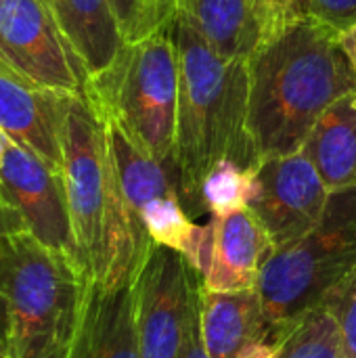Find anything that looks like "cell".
<instances>
[{"label": "cell", "instance_id": "cell-1", "mask_svg": "<svg viewBox=\"0 0 356 358\" xmlns=\"http://www.w3.org/2000/svg\"><path fill=\"white\" fill-rule=\"evenodd\" d=\"M248 132L258 157L302 149L317 120L356 90L340 31L306 17L266 36L248 59Z\"/></svg>", "mask_w": 356, "mask_h": 358}, {"label": "cell", "instance_id": "cell-2", "mask_svg": "<svg viewBox=\"0 0 356 358\" xmlns=\"http://www.w3.org/2000/svg\"><path fill=\"white\" fill-rule=\"evenodd\" d=\"M172 31L180 59V96L174 164L180 199L189 214L204 212L201 185L220 159L256 168L258 157L248 132L250 73L245 59L218 55L193 23L178 13Z\"/></svg>", "mask_w": 356, "mask_h": 358}, {"label": "cell", "instance_id": "cell-3", "mask_svg": "<svg viewBox=\"0 0 356 358\" xmlns=\"http://www.w3.org/2000/svg\"><path fill=\"white\" fill-rule=\"evenodd\" d=\"M90 277L25 231L0 235V296L10 358H69Z\"/></svg>", "mask_w": 356, "mask_h": 358}, {"label": "cell", "instance_id": "cell-4", "mask_svg": "<svg viewBox=\"0 0 356 358\" xmlns=\"http://www.w3.org/2000/svg\"><path fill=\"white\" fill-rule=\"evenodd\" d=\"M84 92L141 151L174 164L180 59L172 25L126 42L115 63L88 80Z\"/></svg>", "mask_w": 356, "mask_h": 358}, {"label": "cell", "instance_id": "cell-5", "mask_svg": "<svg viewBox=\"0 0 356 358\" xmlns=\"http://www.w3.org/2000/svg\"><path fill=\"white\" fill-rule=\"evenodd\" d=\"M356 266V187L334 191L325 214L300 239L271 252L258 294L271 325V342L292 323L323 306Z\"/></svg>", "mask_w": 356, "mask_h": 358}, {"label": "cell", "instance_id": "cell-6", "mask_svg": "<svg viewBox=\"0 0 356 358\" xmlns=\"http://www.w3.org/2000/svg\"><path fill=\"white\" fill-rule=\"evenodd\" d=\"M61 176L67 195L80 264L92 279L103 243L109 182L107 130L86 92L71 94L63 124Z\"/></svg>", "mask_w": 356, "mask_h": 358}, {"label": "cell", "instance_id": "cell-7", "mask_svg": "<svg viewBox=\"0 0 356 358\" xmlns=\"http://www.w3.org/2000/svg\"><path fill=\"white\" fill-rule=\"evenodd\" d=\"M199 287L201 275L183 254L151 248L132 283L141 358H178L197 319Z\"/></svg>", "mask_w": 356, "mask_h": 358}, {"label": "cell", "instance_id": "cell-8", "mask_svg": "<svg viewBox=\"0 0 356 358\" xmlns=\"http://www.w3.org/2000/svg\"><path fill=\"white\" fill-rule=\"evenodd\" d=\"M0 61L40 88L78 94L88 84L46 0H0Z\"/></svg>", "mask_w": 356, "mask_h": 358}, {"label": "cell", "instance_id": "cell-9", "mask_svg": "<svg viewBox=\"0 0 356 358\" xmlns=\"http://www.w3.org/2000/svg\"><path fill=\"white\" fill-rule=\"evenodd\" d=\"M0 199L25 233L80 264L61 172L10 138L0 166Z\"/></svg>", "mask_w": 356, "mask_h": 358}, {"label": "cell", "instance_id": "cell-10", "mask_svg": "<svg viewBox=\"0 0 356 358\" xmlns=\"http://www.w3.org/2000/svg\"><path fill=\"white\" fill-rule=\"evenodd\" d=\"M256 182L250 210L269 233L275 250L315 229L332 195L302 149L262 159L256 166Z\"/></svg>", "mask_w": 356, "mask_h": 358}, {"label": "cell", "instance_id": "cell-11", "mask_svg": "<svg viewBox=\"0 0 356 358\" xmlns=\"http://www.w3.org/2000/svg\"><path fill=\"white\" fill-rule=\"evenodd\" d=\"M71 94L40 88L0 61V130L31 149L57 172L63 164V124Z\"/></svg>", "mask_w": 356, "mask_h": 358}, {"label": "cell", "instance_id": "cell-12", "mask_svg": "<svg viewBox=\"0 0 356 358\" xmlns=\"http://www.w3.org/2000/svg\"><path fill=\"white\" fill-rule=\"evenodd\" d=\"M210 252L201 285L210 292L254 289L275 250L269 233L250 208L210 218Z\"/></svg>", "mask_w": 356, "mask_h": 358}, {"label": "cell", "instance_id": "cell-13", "mask_svg": "<svg viewBox=\"0 0 356 358\" xmlns=\"http://www.w3.org/2000/svg\"><path fill=\"white\" fill-rule=\"evenodd\" d=\"M199 336L210 358H245L271 342V325L258 289L210 292L199 287Z\"/></svg>", "mask_w": 356, "mask_h": 358}, {"label": "cell", "instance_id": "cell-14", "mask_svg": "<svg viewBox=\"0 0 356 358\" xmlns=\"http://www.w3.org/2000/svg\"><path fill=\"white\" fill-rule=\"evenodd\" d=\"M69 358H141L132 283L107 289L90 281Z\"/></svg>", "mask_w": 356, "mask_h": 358}, {"label": "cell", "instance_id": "cell-15", "mask_svg": "<svg viewBox=\"0 0 356 358\" xmlns=\"http://www.w3.org/2000/svg\"><path fill=\"white\" fill-rule=\"evenodd\" d=\"M88 80L105 73L126 44L111 0H46Z\"/></svg>", "mask_w": 356, "mask_h": 358}, {"label": "cell", "instance_id": "cell-16", "mask_svg": "<svg viewBox=\"0 0 356 358\" xmlns=\"http://www.w3.org/2000/svg\"><path fill=\"white\" fill-rule=\"evenodd\" d=\"M178 13L227 59L248 61L264 38L258 0H180Z\"/></svg>", "mask_w": 356, "mask_h": 358}, {"label": "cell", "instance_id": "cell-17", "mask_svg": "<svg viewBox=\"0 0 356 358\" xmlns=\"http://www.w3.org/2000/svg\"><path fill=\"white\" fill-rule=\"evenodd\" d=\"M302 151L332 193L356 187V90L317 120Z\"/></svg>", "mask_w": 356, "mask_h": 358}, {"label": "cell", "instance_id": "cell-18", "mask_svg": "<svg viewBox=\"0 0 356 358\" xmlns=\"http://www.w3.org/2000/svg\"><path fill=\"white\" fill-rule=\"evenodd\" d=\"M273 342L279 358H342L340 334L325 306L292 323Z\"/></svg>", "mask_w": 356, "mask_h": 358}, {"label": "cell", "instance_id": "cell-19", "mask_svg": "<svg viewBox=\"0 0 356 358\" xmlns=\"http://www.w3.org/2000/svg\"><path fill=\"white\" fill-rule=\"evenodd\" d=\"M256 189V168H243L233 159H220L204 178L201 206L212 216H227L250 208Z\"/></svg>", "mask_w": 356, "mask_h": 358}, {"label": "cell", "instance_id": "cell-20", "mask_svg": "<svg viewBox=\"0 0 356 358\" xmlns=\"http://www.w3.org/2000/svg\"><path fill=\"white\" fill-rule=\"evenodd\" d=\"M323 306L336 321L342 358H356V266L338 287L329 292Z\"/></svg>", "mask_w": 356, "mask_h": 358}, {"label": "cell", "instance_id": "cell-21", "mask_svg": "<svg viewBox=\"0 0 356 358\" xmlns=\"http://www.w3.org/2000/svg\"><path fill=\"white\" fill-rule=\"evenodd\" d=\"M124 42H138L162 29L157 0H111Z\"/></svg>", "mask_w": 356, "mask_h": 358}, {"label": "cell", "instance_id": "cell-22", "mask_svg": "<svg viewBox=\"0 0 356 358\" xmlns=\"http://www.w3.org/2000/svg\"><path fill=\"white\" fill-rule=\"evenodd\" d=\"M264 38L311 17V0H258ZM262 38V40H264Z\"/></svg>", "mask_w": 356, "mask_h": 358}, {"label": "cell", "instance_id": "cell-23", "mask_svg": "<svg viewBox=\"0 0 356 358\" xmlns=\"http://www.w3.org/2000/svg\"><path fill=\"white\" fill-rule=\"evenodd\" d=\"M311 13L338 31L356 25V0H311Z\"/></svg>", "mask_w": 356, "mask_h": 358}, {"label": "cell", "instance_id": "cell-24", "mask_svg": "<svg viewBox=\"0 0 356 358\" xmlns=\"http://www.w3.org/2000/svg\"><path fill=\"white\" fill-rule=\"evenodd\" d=\"M197 302H199V300H197ZM178 358H210L208 357V352H206V348H204V344H201L199 319L193 321V325H191V329H189V336H187V340H185V344H183V350H180Z\"/></svg>", "mask_w": 356, "mask_h": 358}, {"label": "cell", "instance_id": "cell-25", "mask_svg": "<svg viewBox=\"0 0 356 358\" xmlns=\"http://www.w3.org/2000/svg\"><path fill=\"white\" fill-rule=\"evenodd\" d=\"M159 4V17H162V25L168 27L172 25V21L176 19L178 15V8H180V0H157Z\"/></svg>", "mask_w": 356, "mask_h": 358}, {"label": "cell", "instance_id": "cell-26", "mask_svg": "<svg viewBox=\"0 0 356 358\" xmlns=\"http://www.w3.org/2000/svg\"><path fill=\"white\" fill-rule=\"evenodd\" d=\"M340 42H342V46H344V50H346V55H348V59H350L356 73V25L340 31Z\"/></svg>", "mask_w": 356, "mask_h": 358}, {"label": "cell", "instance_id": "cell-27", "mask_svg": "<svg viewBox=\"0 0 356 358\" xmlns=\"http://www.w3.org/2000/svg\"><path fill=\"white\" fill-rule=\"evenodd\" d=\"M245 358H279V350L275 342H262L260 346H256Z\"/></svg>", "mask_w": 356, "mask_h": 358}, {"label": "cell", "instance_id": "cell-28", "mask_svg": "<svg viewBox=\"0 0 356 358\" xmlns=\"http://www.w3.org/2000/svg\"><path fill=\"white\" fill-rule=\"evenodd\" d=\"M6 336H8V321H6V304L0 296V348L6 346Z\"/></svg>", "mask_w": 356, "mask_h": 358}, {"label": "cell", "instance_id": "cell-29", "mask_svg": "<svg viewBox=\"0 0 356 358\" xmlns=\"http://www.w3.org/2000/svg\"><path fill=\"white\" fill-rule=\"evenodd\" d=\"M6 145H8V136L0 130V166H2V157H4V151H6Z\"/></svg>", "mask_w": 356, "mask_h": 358}, {"label": "cell", "instance_id": "cell-30", "mask_svg": "<svg viewBox=\"0 0 356 358\" xmlns=\"http://www.w3.org/2000/svg\"><path fill=\"white\" fill-rule=\"evenodd\" d=\"M0 358H10V355H8V348L4 346V348H0Z\"/></svg>", "mask_w": 356, "mask_h": 358}]
</instances>
